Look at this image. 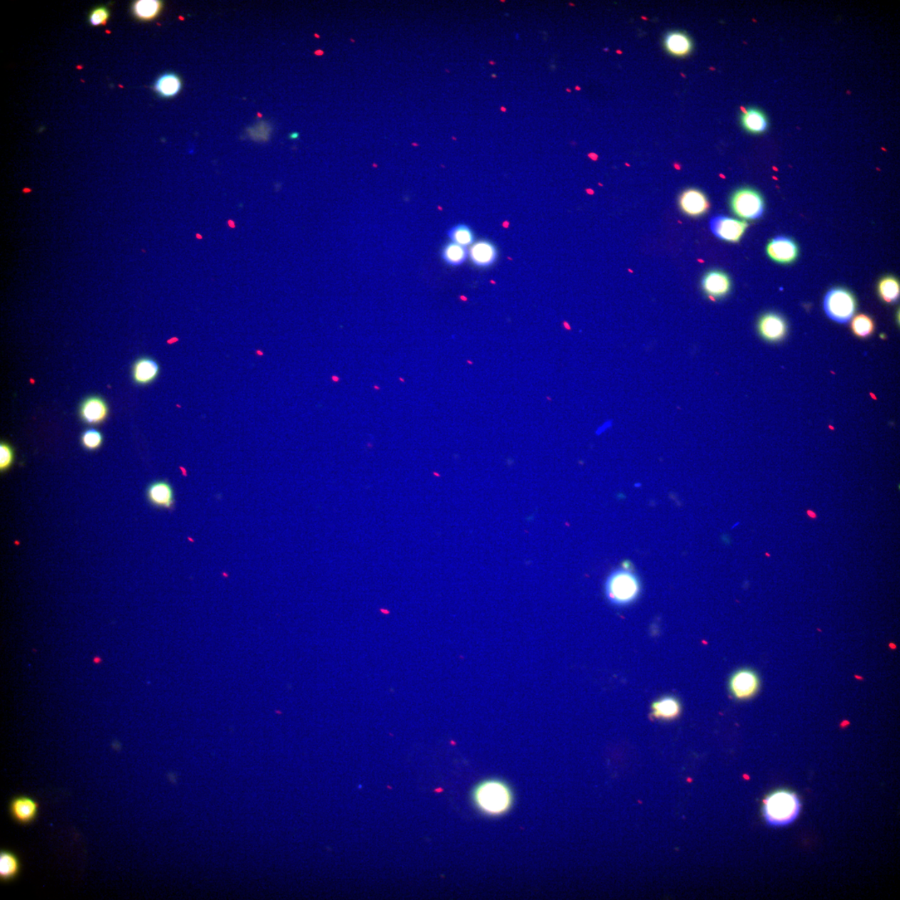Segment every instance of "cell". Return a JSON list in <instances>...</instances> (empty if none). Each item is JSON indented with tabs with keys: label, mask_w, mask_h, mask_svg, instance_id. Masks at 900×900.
<instances>
[{
	"label": "cell",
	"mask_w": 900,
	"mask_h": 900,
	"mask_svg": "<svg viewBox=\"0 0 900 900\" xmlns=\"http://www.w3.org/2000/svg\"><path fill=\"white\" fill-rule=\"evenodd\" d=\"M473 801L483 813L501 815L511 809L513 795L506 783L488 780L479 784L473 792Z\"/></svg>",
	"instance_id": "1"
},
{
	"label": "cell",
	"mask_w": 900,
	"mask_h": 900,
	"mask_svg": "<svg viewBox=\"0 0 900 900\" xmlns=\"http://www.w3.org/2000/svg\"><path fill=\"white\" fill-rule=\"evenodd\" d=\"M800 802L795 794L788 790L774 792L764 801V816L770 825L785 826L799 816Z\"/></svg>",
	"instance_id": "2"
},
{
	"label": "cell",
	"mask_w": 900,
	"mask_h": 900,
	"mask_svg": "<svg viewBox=\"0 0 900 900\" xmlns=\"http://www.w3.org/2000/svg\"><path fill=\"white\" fill-rule=\"evenodd\" d=\"M640 590L642 585L639 577L628 568L613 571L605 583L606 597L611 604L620 607L634 602Z\"/></svg>",
	"instance_id": "3"
},
{
	"label": "cell",
	"mask_w": 900,
	"mask_h": 900,
	"mask_svg": "<svg viewBox=\"0 0 900 900\" xmlns=\"http://www.w3.org/2000/svg\"><path fill=\"white\" fill-rule=\"evenodd\" d=\"M857 303L853 293L843 288H834L825 297V314L839 324H846L855 314Z\"/></svg>",
	"instance_id": "4"
},
{
	"label": "cell",
	"mask_w": 900,
	"mask_h": 900,
	"mask_svg": "<svg viewBox=\"0 0 900 900\" xmlns=\"http://www.w3.org/2000/svg\"><path fill=\"white\" fill-rule=\"evenodd\" d=\"M730 204L733 212L742 219H757L764 214V199L754 189L741 188L736 190L731 195Z\"/></svg>",
	"instance_id": "5"
},
{
	"label": "cell",
	"mask_w": 900,
	"mask_h": 900,
	"mask_svg": "<svg viewBox=\"0 0 900 900\" xmlns=\"http://www.w3.org/2000/svg\"><path fill=\"white\" fill-rule=\"evenodd\" d=\"M760 688L759 675L751 669H741L731 675L728 689L737 701H748L755 697Z\"/></svg>",
	"instance_id": "6"
},
{
	"label": "cell",
	"mask_w": 900,
	"mask_h": 900,
	"mask_svg": "<svg viewBox=\"0 0 900 900\" xmlns=\"http://www.w3.org/2000/svg\"><path fill=\"white\" fill-rule=\"evenodd\" d=\"M709 228L713 236L722 241L738 243L745 234L748 223L726 215H716L709 221Z\"/></svg>",
	"instance_id": "7"
},
{
	"label": "cell",
	"mask_w": 900,
	"mask_h": 900,
	"mask_svg": "<svg viewBox=\"0 0 900 900\" xmlns=\"http://www.w3.org/2000/svg\"><path fill=\"white\" fill-rule=\"evenodd\" d=\"M731 280L726 272L713 270L708 271L702 278V291L713 300H721L731 291Z\"/></svg>",
	"instance_id": "8"
},
{
	"label": "cell",
	"mask_w": 900,
	"mask_h": 900,
	"mask_svg": "<svg viewBox=\"0 0 900 900\" xmlns=\"http://www.w3.org/2000/svg\"><path fill=\"white\" fill-rule=\"evenodd\" d=\"M679 206L687 216L701 217L708 212L709 206L706 194L698 189H688L679 195Z\"/></svg>",
	"instance_id": "9"
},
{
	"label": "cell",
	"mask_w": 900,
	"mask_h": 900,
	"mask_svg": "<svg viewBox=\"0 0 900 900\" xmlns=\"http://www.w3.org/2000/svg\"><path fill=\"white\" fill-rule=\"evenodd\" d=\"M758 331L765 340L776 343L785 339L788 331L787 323L781 315L767 313L758 322Z\"/></svg>",
	"instance_id": "10"
},
{
	"label": "cell",
	"mask_w": 900,
	"mask_h": 900,
	"mask_svg": "<svg viewBox=\"0 0 900 900\" xmlns=\"http://www.w3.org/2000/svg\"><path fill=\"white\" fill-rule=\"evenodd\" d=\"M767 253L773 261L780 263H793L799 254V248L793 239L777 236L767 246Z\"/></svg>",
	"instance_id": "11"
},
{
	"label": "cell",
	"mask_w": 900,
	"mask_h": 900,
	"mask_svg": "<svg viewBox=\"0 0 900 900\" xmlns=\"http://www.w3.org/2000/svg\"><path fill=\"white\" fill-rule=\"evenodd\" d=\"M9 810L13 820L17 823L28 825L36 820L40 804L31 797L18 796L9 803Z\"/></svg>",
	"instance_id": "12"
},
{
	"label": "cell",
	"mask_w": 900,
	"mask_h": 900,
	"mask_svg": "<svg viewBox=\"0 0 900 900\" xmlns=\"http://www.w3.org/2000/svg\"><path fill=\"white\" fill-rule=\"evenodd\" d=\"M498 256V249L495 244L484 239L474 242L469 249V258L478 268L492 266L496 262Z\"/></svg>",
	"instance_id": "13"
},
{
	"label": "cell",
	"mask_w": 900,
	"mask_h": 900,
	"mask_svg": "<svg viewBox=\"0 0 900 900\" xmlns=\"http://www.w3.org/2000/svg\"><path fill=\"white\" fill-rule=\"evenodd\" d=\"M664 47L669 55L684 58L691 55L694 48L692 38L686 33L679 31H670L664 38Z\"/></svg>",
	"instance_id": "14"
},
{
	"label": "cell",
	"mask_w": 900,
	"mask_h": 900,
	"mask_svg": "<svg viewBox=\"0 0 900 900\" xmlns=\"http://www.w3.org/2000/svg\"><path fill=\"white\" fill-rule=\"evenodd\" d=\"M147 497L151 505L169 510L174 505V492L171 484L166 481H157L150 484L147 490Z\"/></svg>",
	"instance_id": "15"
},
{
	"label": "cell",
	"mask_w": 900,
	"mask_h": 900,
	"mask_svg": "<svg viewBox=\"0 0 900 900\" xmlns=\"http://www.w3.org/2000/svg\"><path fill=\"white\" fill-rule=\"evenodd\" d=\"M109 409L104 399L100 397L88 398L80 408L81 418L89 424H98L105 422Z\"/></svg>",
	"instance_id": "16"
},
{
	"label": "cell",
	"mask_w": 900,
	"mask_h": 900,
	"mask_svg": "<svg viewBox=\"0 0 900 900\" xmlns=\"http://www.w3.org/2000/svg\"><path fill=\"white\" fill-rule=\"evenodd\" d=\"M681 703L674 696H664L652 703V716L657 720L673 721L681 713Z\"/></svg>",
	"instance_id": "17"
},
{
	"label": "cell",
	"mask_w": 900,
	"mask_h": 900,
	"mask_svg": "<svg viewBox=\"0 0 900 900\" xmlns=\"http://www.w3.org/2000/svg\"><path fill=\"white\" fill-rule=\"evenodd\" d=\"M159 370V365L155 360L147 357L141 358L133 367L135 382L140 385L150 384L158 378Z\"/></svg>",
	"instance_id": "18"
},
{
	"label": "cell",
	"mask_w": 900,
	"mask_h": 900,
	"mask_svg": "<svg viewBox=\"0 0 900 900\" xmlns=\"http://www.w3.org/2000/svg\"><path fill=\"white\" fill-rule=\"evenodd\" d=\"M741 121L743 130L750 134L764 133L769 127V121L765 112L756 108H748L743 110Z\"/></svg>",
	"instance_id": "19"
},
{
	"label": "cell",
	"mask_w": 900,
	"mask_h": 900,
	"mask_svg": "<svg viewBox=\"0 0 900 900\" xmlns=\"http://www.w3.org/2000/svg\"><path fill=\"white\" fill-rule=\"evenodd\" d=\"M182 89V80L174 73H164L155 80L154 90L159 97L169 99L179 95Z\"/></svg>",
	"instance_id": "20"
},
{
	"label": "cell",
	"mask_w": 900,
	"mask_h": 900,
	"mask_svg": "<svg viewBox=\"0 0 900 900\" xmlns=\"http://www.w3.org/2000/svg\"><path fill=\"white\" fill-rule=\"evenodd\" d=\"M21 868V861L17 855L7 850L0 852V879L2 881H11L17 878Z\"/></svg>",
	"instance_id": "21"
},
{
	"label": "cell",
	"mask_w": 900,
	"mask_h": 900,
	"mask_svg": "<svg viewBox=\"0 0 900 900\" xmlns=\"http://www.w3.org/2000/svg\"><path fill=\"white\" fill-rule=\"evenodd\" d=\"M163 4L159 0H138L133 4L134 16L143 21H150L159 16Z\"/></svg>",
	"instance_id": "22"
},
{
	"label": "cell",
	"mask_w": 900,
	"mask_h": 900,
	"mask_svg": "<svg viewBox=\"0 0 900 900\" xmlns=\"http://www.w3.org/2000/svg\"><path fill=\"white\" fill-rule=\"evenodd\" d=\"M441 256L443 261L450 266H459L466 261L469 257L467 247L450 242L443 248Z\"/></svg>",
	"instance_id": "23"
},
{
	"label": "cell",
	"mask_w": 900,
	"mask_h": 900,
	"mask_svg": "<svg viewBox=\"0 0 900 900\" xmlns=\"http://www.w3.org/2000/svg\"><path fill=\"white\" fill-rule=\"evenodd\" d=\"M878 293L880 298L888 304H893L899 298L900 286L896 278L887 276L882 278L878 285Z\"/></svg>",
	"instance_id": "24"
},
{
	"label": "cell",
	"mask_w": 900,
	"mask_h": 900,
	"mask_svg": "<svg viewBox=\"0 0 900 900\" xmlns=\"http://www.w3.org/2000/svg\"><path fill=\"white\" fill-rule=\"evenodd\" d=\"M448 236L451 242L464 247L471 246L476 241L472 229L467 224H459L449 229Z\"/></svg>",
	"instance_id": "25"
},
{
	"label": "cell",
	"mask_w": 900,
	"mask_h": 900,
	"mask_svg": "<svg viewBox=\"0 0 900 900\" xmlns=\"http://www.w3.org/2000/svg\"><path fill=\"white\" fill-rule=\"evenodd\" d=\"M874 330L875 325L872 318L867 315L855 316L851 323V330L860 339H867L874 334Z\"/></svg>",
	"instance_id": "26"
},
{
	"label": "cell",
	"mask_w": 900,
	"mask_h": 900,
	"mask_svg": "<svg viewBox=\"0 0 900 900\" xmlns=\"http://www.w3.org/2000/svg\"><path fill=\"white\" fill-rule=\"evenodd\" d=\"M81 441L85 449L95 450L101 446L103 444V435L96 429H88L84 434H83Z\"/></svg>",
	"instance_id": "27"
},
{
	"label": "cell",
	"mask_w": 900,
	"mask_h": 900,
	"mask_svg": "<svg viewBox=\"0 0 900 900\" xmlns=\"http://www.w3.org/2000/svg\"><path fill=\"white\" fill-rule=\"evenodd\" d=\"M110 16V9L105 6L97 7L90 12L89 22L92 26H105Z\"/></svg>",
	"instance_id": "28"
},
{
	"label": "cell",
	"mask_w": 900,
	"mask_h": 900,
	"mask_svg": "<svg viewBox=\"0 0 900 900\" xmlns=\"http://www.w3.org/2000/svg\"><path fill=\"white\" fill-rule=\"evenodd\" d=\"M14 462V451L11 446L6 443L0 444V469L6 471Z\"/></svg>",
	"instance_id": "29"
},
{
	"label": "cell",
	"mask_w": 900,
	"mask_h": 900,
	"mask_svg": "<svg viewBox=\"0 0 900 900\" xmlns=\"http://www.w3.org/2000/svg\"><path fill=\"white\" fill-rule=\"evenodd\" d=\"M297 137H298V135H297V134H295V135H291V139H295V138H297Z\"/></svg>",
	"instance_id": "30"
}]
</instances>
